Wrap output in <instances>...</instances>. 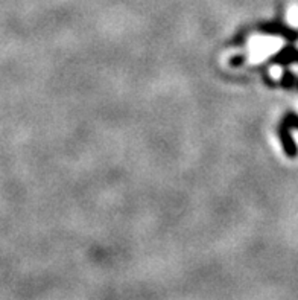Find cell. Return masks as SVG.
Masks as SVG:
<instances>
[{
    "instance_id": "obj_2",
    "label": "cell",
    "mask_w": 298,
    "mask_h": 300,
    "mask_svg": "<svg viewBox=\"0 0 298 300\" xmlns=\"http://www.w3.org/2000/svg\"><path fill=\"white\" fill-rule=\"evenodd\" d=\"M271 76L274 78V80H278V78L283 75V70H281V67H278V66H275V67H272L271 70Z\"/></svg>"
},
{
    "instance_id": "obj_1",
    "label": "cell",
    "mask_w": 298,
    "mask_h": 300,
    "mask_svg": "<svg viewBox=\"0 0 298 300\" xmlns=\"http://www.w3.org/2000/svg\"><path fill=\"white\" fill-rule=\"evenodd\" d=\"M289 22L294 28H298V9H292L289 12Z\"/></svg>"
}]
</instances>
